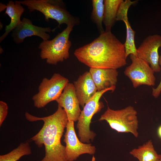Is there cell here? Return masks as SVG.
Returning <instances> with one entry per match:
<instances>
[{
	"label": "cell",
	"mask_w": 161,
	"mask_h": 161,
	"mask_svg": "<svg viewBox=\"0 0 161 161\" xmlns=\"http://www.w3.org/2000/svg\"><path fill=\"white\" fill-rule=\"evenodd\" d=\"M73 27L72 25L67 26L64 30L52 40L43 41L38 47L41 49V58L46 59L48 64L55 65L68 59L69 56V49L72 45L69 36Z\"/></svg>",
	"instance_id": "4"
},
{
	"label": "cell",
	"mask_w": 161,
	"mask_h": 161,
	"mask_svg": "<svg viewBox=\"0 0 161 161\" xmlns=\"http://www.w3.org/2000/svg\"><path fill=\"white\" fill-rule=\"evenodd\" d=\"M137 1L123 0L120 4L117 15L116 21H123L126 28V38L124 45L126 57L130 55L137 56V49L134 42L135 32L131 27L128 21V12L129 7L135 4Z\"/></svg>",
	"instance_id": "13"
},
{
	"label": "cell",
	"mask_w": 161,
	"mask_h": 161,
	"mask_svg": "<svg viewBox=\"0 0 161 161\" xmlns=\"http://www.w3.org/2000/svg\"><path fill=\"white\" fill-rule=\"evenodd\" d=\"M74 54L90 68L117 69L127 64L124 44L111 31L105 30L90 43L75 49Z\"/></svg>",
	"instance_id": "1"
},
{
	"label": "cell",
	"mask_w": 161,
	"mask_h": 161,
	"mask_svg": "<svg viewBox=\"0 0 161 161\" xmlns=\"http://www.w3.org/2000/svg\"><path fill=\"white\" fill-rule=\"evenodd\" d=\"M31 149L28 142L21 143L10 152L0 155V161H17L22 157L30 155Z\"/></svg>",
	"instance_id": "20"
},
{
	"label": "cell",
	"mask_w": 161,
	"mask_h": 161,
	"mask_svg": "<svg viewBox=\"0 0 161 161\" xmlns=\"http://www.w3.org/2000/svg\"><path fill=\"white\" fill-rule=\"evenodd\" d=\"M69 82L67 78L58 73H54L49 79L44 78L38 86V92L32 97L34 106L40 109L55 101Z\"/></svg>",
	"instance_id": "7"
},
{
	"label": "cell",
	"mask_w": 161,
	"mask_h": 161,
	"mask_svg": "<svg viewBox=\"0 0 161 161\" xmlns=\"http://www.w3.org/2000/svg\"><path fill=\"white\" fill-rule=\"evenodd\" d=\"M24 10L20 1H16L14 2L11 0L7 4L5 13L10 18L11 21L10 24L6 26L5 32L0 37V42L20 23L21 22V17Z\"/></svg>",
	"instance_id": "16"
},
{
	"label": "cell",
	"mask_w": 161,
	"mask_h": 161,
	"mask_svg": "<svg viewBox=\"0 0 161 161\" xmlns=\"http://www.w3.org/2000/svg\"><path fill=\"white\" fill-rule=\"evenodd\" d=\"M56 28L51 29L50 27H43L33 25L29 19L24 18L19 25L12 31L11 36L14 41L17 44L24 42L25 38L32 36H36L41 38L43 41L49 39V34L55 31Z\"/></svg>",
	"instance_id": "11"
},
{
	"label": "cell",
	"mask_w": 161,
	"mask_h": 161,
	"mask_svg": "<svg viewBox=\"0 0 161 161\" xmlns=\"http://www.w3.org/2000/svg\"><path fill=\"white\" fill-rule=\"evenodd\" d=\"M8 106L6 103L0 101V126L5 119L8 113Z\"/></svg>",
	"instance_id": "21"
},
{
	"label": "cell",
	"mask_w": 161,
	"mask_h": 161,
	"mask_svg": "<svg viewBox=\"0 0 161 161\" xmlns=\"http://www.w3.org/2000/svg\"><path fill=\"white\" fill-rule=\"evenodd\" d=\"M89 71L97 91L116 86L118 75L117 69L90 68Z\"/></svg>",
	"instance_id": "15"
},
{
	"label": "cell",
	"mask_w": 161,
	"mask_h": 161,
	"mask_svg": "<svg viewBox=\"0 0 161 161\" xmlns=\"http://www.w3.org/2000/svg\"><path fill=\"white\" fill-rule=\"evenodd\" d=\"M158 161H161V160H159Z\"/></svg>",
	"instance_id": "26"
},
{
	"label": "cell",
	"mask_w": 161,
	"mask_h": 161,
	"mask_svg": "<svg viewBox=\"0 0 161 161\" xmlns=\"http://www.w3.org/2000/svg\"><path fill=\"white\" fill-rule=\"evenodd\" d=\"M91 161H95V158L94 156L92 157Z\"/></svg>",
	"instance_id": "25"
},
{
	"label": "cell",
	"mask_w": 161,
	"mask_h": 161,
	"mask_svg": "<svg viewBox=\"0 0 161 161\" xmlns=\"http://www.w3.org/2000/svg\"><path fill=\"white\" fill-rule=\"evenodd\" d=\"M20 1L21 4L27 7L30 12L36 10L41 13L46 21H48L49 19L56 21L58 27L62 24L74 26L80 23L78 18L67 10L62 0H25Z\"/></svg>",
	"instance_id": "3"
},
{
	"label": "cell",
	"mask_w": 161,
	"mask_h": 161,
	"mask_svg": "<svg viewBox=\"0 0 161 161\" xmlns=\"http://www.w3.org/2000/svg\"><path fill=\"white\" fill-rule=\"evenodd\" d=\"M157 134L159 137L161 139V125L158 128Z\"/></svg>",
	"instance_id": "24"
},
{
	"label": "cell",
	"mask_w": 161,
	"mask_h": 161,
	"mask_svg": "<svg viewBox=\"0 0 161 161\" xmlns=\"http://www.w3.org/2000/svg\"><path fill=\"white\" fill-rule=\"evenodd\" d=\"M123 0H104V14L103 23L105 31H111L116 21L117 14Z\"/></svg>",
	"instance_id": "18"
},
{
	"label": "cell",
	"mask_w": 161,
	"mask_h": 161,
	"mask_svg": "<svg viewBox=\"0 0 161 161\" xmlns=\"http://www.w3.org/2000/svg\"><path fill=\"white\" fill-rule=\"evenodd\" d=\"M116 89L113 86L97 91L85 104L78 120L77 127L80 140L82 143H89L92 140L96 134L90 129L91 119L93 115L99 112L104 107L103 103L100 101L103 95L109 91L113 92Z\"/></svg>",
	"instance_id": "6"
},
{
	"label": "cell",
	"mask_w": 161,
	"mask_h": 161,
	"mask_svg": "<svg viewBox=\"0 0 161 161\" xmlns=\"http://www.w3.org/2000/svg\"><path fill=\"white\" fill-rule=\"evenodd\" d=\"M74 84L80 105L83 108L97 92L89 71H86L80 75L74 82Z\"/></svg>",
	"instance_id": "14"
},
{
	"label": "cell",
	"mask_w": 161,
	"mask_h": 161,
	"mask_svg": "<svg viewBox=\"0 0 161 161\" xmlns=\"http://www.w3.org/2000/svg\"><path fill=\"white\" fill-rule=\"evenodd\" d=\"M25 115L30 122L42 120L44 122L41 129L30 139L39 148L43 145L44 146L45 156L40 161H66L65 146L61 142L68 121L64 109L58 105L56 111L48 116L38 117L27 112Z\"/></svg>",
	"instance_id": "2"
},
{
	"label": "cell",
	"mask_w": 161,
	"mask_h": 161,
	"mask_svg": "<svg viewBox=\"0 0 161 161\" xmlns=\"http://www.w3.org/2000/svg\"><path fill=\"white\" fill-rule=\"evenodd\" d=\"M5 8H6V5L1 3L0 12L2 11L3 10H4V9Z\"/></svg>",
	"instance_id": "23"
},
{
	"label": "cell",
	"mask_w": 161,
	"mask_h": 161,
	"mask_svg": "<svg viewBox=\"0 0 161 161\" xmlns=\"http://www.w3.org/2000/svg\"><path fill=\"white\" fill-rule=\"evenodd\" d=\"M66 128L64 141L66 144V161H74L83 154L92 155L95 153V146L91 144L83 143L78 138L74 129V121L68 120Z\"/></svg>",
	"instance_id": "9"
},
{
	"label": "cell",
	"mask_w": 161,
	"mask_h": 161,
	"mask_svg": "<svg viewBox=\"0 0 161 161\" xmlns=\"http://www.w3.org/2000/svg\"><path fill=\"white\" fill-rule=\"evenodd\" d=\"M130 58L131 63L126 68L124 73L131 81L133 87L136 88L143 85L154 86L156 81L154 72L149 65L133 55H130Z\"/></svg>",
	"instance_id": "8"
},
{
	"label": "cell",
	"mask_w": 161,
	"mask_h": 161,
	"mask_svg": "<svg viewBox=\"0 0 161 161\" xmlns=\"http://www.w3.org/2000/svg\"><path fill=\"white\" fill-rule=\"evenodd\" d=\"M91 18L96 24L100 34L104 32L103 23L104 14V0H92Z\"/></svg>",
	"instance_id": "19"
},
{
	"label": "cell",
	"mask_w": 161,
	"mask_h": 161,
	"mask_svg": "<svg viewBox=\"0 0 161 161\" xmlns=\"http://www.w3.org/2000/svg\"><path fill=\"white\" fill-rule=\"evenodd\" d=\"M65 111L68 120L78 121L81 111L77 98L74 84L68 83L62 92L55 101Z\"/></svg>",
	"instance_id": "12"
},
{
	"label": "cell",
	"mask_w": 161,
	"mask_h": 161,
	"mask_svg": "<svg viewBox=\"0 0 161 161\" xmlns=\"http://www.w3.org/2000/svg\"><path fill=\"white\" fill-rule=\"evenodd\" d=\"M159 64L161 66V54L160 55L159 58ZM161 93V78L159 84L156 88H152V96L155 98H158Z\"/></svg>",
	"instance_id": "22"
},
{
	"label": "cell",
	"mask_w": 161,
	"mask_h": 161,
	"mask_svg": "<svg viewBox=\"0 0 161 161\" xmlns=\"http://www.w3.org/2000/svg\"><path fill=\"white\" fill-rule=\"evenodd\" d=\"M99 120L106 121L112 129L118 132L130 133L136 138L138 137L137 112L131 106L117 110L108 106Z\"/></svg>",
	"instance_id": "5"
},
{
	"label": "cell",
	"mask_w": 161,
	"mask_h": 161,
	"mask_svg": "<svg viewBox=\"0 0 161 161\" xmlns=\"http://www.w3.org/2000/svg\"><path fill=\"white\" fill-rule=\"evenodd\" d=\"M130 154L139 161H158L161 160V155L157 153L151 140L132 149Z\"/></svg>",
	"instance_id": "17"
},
{
	"label": "cell",
	"mask_w": 161,
	"mask_h": 161,
	"mask_svg": "<svg viewBox=\"0 0 161 161\" xmlns=\"http://www.w3.org/2000/svg\"><path fill=\"white\" fill-rule=\"evenodd\" d=\"M161 47V36L158 34L147 37L137 49V57L147 62L154 72H159L158 49Z\"/></svg>",
	"instance_id": "10"
}]
</instances>
